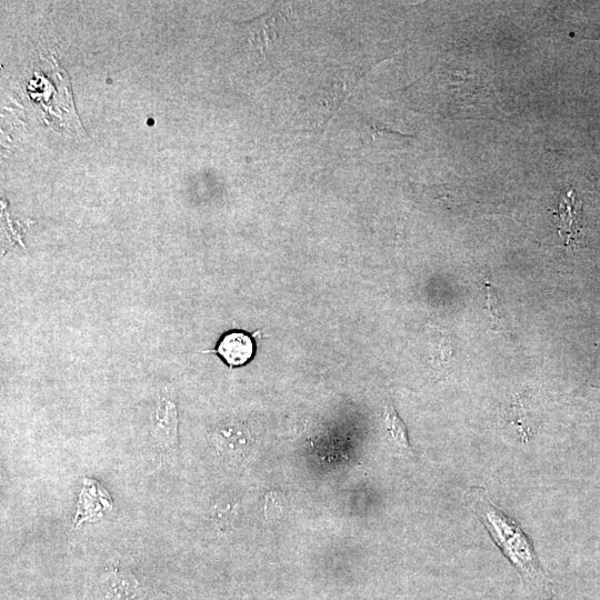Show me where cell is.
<instances>
[{
    "label": "cell",
    "mask_w": 600,
    "mask_h": 600,
    "mask_svg": "<svg viewBox=\"0 0 600 600\" xmlns=\"http://www.w3.org/2000/svg\"><path fill=\"white\" fill-rule=\"evenodd\" d=\"M463 500L520 574L527 599L552 600L553 583L518 522L492 503L481 487L470 488L464 493Z\"/></svg>",
    "instance_id": "6da1fadb"
},
{
    "label": "cell",
    "mask_w": 600,
    "mask_h": 600,
    "mask_svg": "<svg viewBox=\"0 0 600 600\" xmlns=\"http://www.w3.org/2000/svg\"><path fill=\"white\" fill-rule=\"evenodd\" d=\"M364 72L361 68H340L326 79L323 86L307 99V110H314L324 127L337 109L353 91Z\"/></svg>",
    "instance_id": "7a4b0ae2"
},
{
    "label": "cell",
    "mask_w": 600,
    "mask_h": 600,
    "mask_svg": "<svg viewBox=\"0 0 600 600\" xmlns=\"http://www.w3.org/2000/svg\"><path fill=\"white\" fill-rule=\"evenodd\" d=\"M211 442L223 457H243L251 446L248 427L239 421H228L217 426L210 434Z\"/></svg>",
    "instance_id": "3957f363"
},
{
    "label": "cell",
    "mask_w": 600,
    "mask_h": 600,
    "mask_svg": "<svg viewBox=\"0 0 600 600\" xmlns=\"http://www.w3.org/2000/svg\"><path fill=\"white\" fill-rule=\"evenodd\" d=\"M256 344L251 333L232 330L224 333L211 352L220 356L230 368L248 363L254 354Z\"/></svg>",
    "instance_id": "277c9868"
},
{
    "label": "cell",
    "mask_w": 600,
    "mask_h": 600,
    "mask_svg": "<svg viewBox=\"0 0 600 600\" xmlns=\"http://www.w3.org/2000/svg\"><path fill=\"white\" fill-rule=\"evenodd\" d=\"M111 508L112 501L106 489L96 480L86 478L78 502L74 524H79L83 520L101 518Z\"/></svg>",
    "instance_id": "5b68a950"
},
{
    "label": "cell",
    "mask_w": 600,
    "mask_h": 600,
    "mask_svg": "<svg viewBox=\"0 0 600 600\" xmlns=\"http://www.w3.org/2000/svg\"><path fill=\"white\" fill-rule=\"evenodd\" d=\"M178 416L176 404L162 399L158 406L151 431L153 441L161 449L173 448L177 443Z\"/></svg>",
    "instance_id": "8992f818"
},
{
    "label": "cell",
    "mask_w": 600,
    "mask_h": 600,
    "mask_svg": "<svg viewBox=\"0 0 600 600\" xmlns=\"http://www.w3.org/2000/svg\"><path fill=\"white\" fill-rule=\"evenodd\" d=\"M383 423L389 441L402 454L411 457V449L408 431L404 422L399 417L391 400H387L383 407Z\"/></svg>",
    "instance_id": "52a82bcc"
},
{
    "label": "cell",
    "mask_w": 600,
    "mask_h": 600,
    "mask_svg": "<svg viewBox=\"0 0 600 600\" xmlns=\"http://www.w3.org/2000/svg\"><path fill=\"white\" fill-rule=\"evenodd\" d=\"M212 516L221 530L232 526L238 516V503L230 498L217 500L212 508Z\"/></svg>",
    "instance_id": "ba28073f"
},
{
    "label": "cell",
    "mask_w": 600,
    "mask_h": 600,
    "mask_svg": "<svg viewBox=\"0 0 600 600\" xmlns=\"http://www.w3.org/2000/svg\"><path fill=\"white\" fill-rule=\"evenodd\" d=\"M570 36L579 40H598L600 41V24L599 23H583L577 26Z\"/></svg>",
    "instance_id": "9c48e42d"
},
{
    "label": "cell",
    "mask_w": 600,
    "mask_h": 600,
    "mask_svg": "<svg viewBox=\"0 0 600 600\" xmlns=\"http://www.w3.org/2000/svg\"><path fill=\"white\" fill-rule=\"evenodd\" d=\"M486 291H487V303L489 307L490 316L493 320V322L500 327L501 323V313H500V303L497 293L493 291V288L486 282Z\"/></svg>",
    "instance_id": "30bf717a"
},
{
    "label": "cell",
    "mask_w": 600,
    "mask_h": 600,
    "mask_svg": "<svg viewBox=\"0 0 600 600\" xmlns=\"http://www.w3.org/2000/svg\"><path fill=\"white\" fill-rule=\"evenodd\" d=\"M597 174H598V178H599V181H600V171Z\"/></svg>",
    "instance_id": "8fae6325"
}]
</instances>
